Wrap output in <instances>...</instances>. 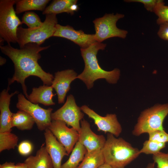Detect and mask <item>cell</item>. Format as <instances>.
I'll return each mask as SVG.
<instances>
[{"mask_svg":"<svg viewBox=\"0 0 168 168\" xmlns=\"http://www.w3.org/2000/svg\"><path fill=\"white\" fill-rule=\"evenodd\" d=\"M49 46L42 47L34 43L27 44L19 49L13 48L10 44L0 46L1 52L10 58L14 65V73L12 78L8 79V86L15 81L20 83L23 93L28 99L29 95L25 83L28 77H37L43 85L51 86L54 77L52 74L45 72L38 62L41 58L40 52Z\"/></svg>","mask_w":168,"mask_h":168,"instance_id":"6da1fadb","label":"cell"},{"mask_svg":"<svg viewBox=\"0 0 168 168\" xmlns=\"http://www.w3.org/2000/svg\"><path fill=\"white\" fill-rule=\"evenodd\" d=\"M106 44L96 42L89 47L80 49L85 63L83 71L77 75V78L82 81L88 89L92 88L94 82L99 79H105L110 83L114 84L119 79L120 71L115 68L108 71L102 69L99 65L97 58L99 50H103Z\"/></svg>","mask_w":168,"mask_h":168,"instance_id":"7a4b0ae2","label":"cell"},{"mask_svg":"<svg viewBox=\"0 0 168 168\" xmlns=\"http://www.w3.org/2000/svg\"><path fill=\"white\" fill-rule=\"evenodd\" d=\"M102 151L105 163L116 168H124L140 154L138 149L110 133L107 135Z\"/></svg>","mask_w":168,"mask_h":168,"instance_id":"3957f363","label":"cell"},{"mask_svg":"<svg viewBox=\"0 0 168 168\" xmlns=\"http://www.w3.org/2000/svg\"><path fill=\"white\" fill-rule=\"evenodd\" d=\"M56 15H46L45 19L40 26L34 28H25L19 26L17 32V42L20 48L29 43L40 45L49 38L53 36L58 24Z\"/></svg>","mask_w":168,"mask_h":168,"instance_id":"277c9868","label":"cell"},{"mask_svg":"<svg viewBox=\"0 0 168 168\" xmlns=\"http://www.w3.org/2000/svg\"><path fill=\"white\" fill-rule=\"evenodd\" d=\"M168 114V103L155 105L142 111L132 131V134L139 136L158 130H163V123Z\"/></svg>","mask_w":168,"mask_h":168,"instance_id":"5b68a950","label":"cell"},{"mask_svg":"<svg viewBox=\"0 0 168 168\" xmlns=\"http://www.w3.org/2000/svg\"><path fill=\"white\" fill-rule=\"evenodd\" d=\"M15 0L0 1V35L8 44L17 42V32L22 23L16 15Z\"/></svg>","mask_w":168,"mask_h":168,"instance_id":"8992f818","label":"cell"},{"mask_svg":"<svg viewBox=\"0 0 168 168\" xmlns=\"http://www.w3.org/2000/svg\"><path fill=\"white\" fill-rule=\"evenodd\" d=\"M124 16V15L122 14L106 13L102 17L95 19L93 22L96 41L101 43L106 39L114 37L125 39L128 33V31L120 29L116 26L118 21Z\"/></svg>","mask_w":168,"mask_h":168,"instance_id":"52a82bcc","label":"cell"},{"mask_svg":"<svg viewBox=\"0 0 168 168\" xmlns=\"http://www.w3.org/2000/svg\"><path fill=\"white\" fill-rule=\"evenodd\" d=\"M76 104L72 95L68 96L63 105L51 114L52 120H59L64 122L68 126L74 128L78 133L80 130V121L84 114Z\"/></svg>","mask_w":168,"mask_h":168,"instance_id":"ba28073f","label":"cell"},{"mask_svg":"<svg viewBox=\"0 0 168 168\" xmlns=\"http://www.w3.org/2000/svg\"><path fill=\"white\" fill-rule=\"evenodd\" d=\"M17 97L16 108L29 113L34 119L39 130L44 131L48 128L52 121L51 114L53 109L43 108L38 104L33 103L27 100L22 93L19 94Z\"/></svg>","mask_w":168,"mask_h":168,"instance_id":"9c48e42d","label":"cell"},{"mask_svg":"<svg viewBox=\"0 0 168 168\" xmlns=\"http://www.w3.org/2000/svg\"><path fill=\"white\" fill-rule=\"evenodd\" d=\"M80 108L84 113L94 120L98 131L109 133L116 137L119 136L121 133L122 128L115 114H107L103 117L86 105L82 106Z\"/></svg>","mask_w":168,"mask_h":168,"instance_id":"30bf717a","label":"cell"},{"mask_svg":"<svg viewBox=\"0 0 168 168\" xmlns=\"http://www.w3.org/2000/svg\"><path fill=\"white\" fill-rule=\"evenodd\" d=\"M64 122L52 120L48 128L66 148L69 154L78 141L79 134L74 128H69Z\"/></svg>","mask_w":168,"mask_h":168,"instance_id":"8fae6325","label":"cell"},{"mask_svg":"<svg viewBox=\"0 0 168 168\" xmlns=\"http://www.w3.org/2000/svg\"><path fill=\"white\" fill-rule=\"evenodd\" d=\"M53 36L63 38L70 40L79 46L85 49L96 42L94 34L85 33L82 30H76L69 25L63 26L58 24Z\"/></svg>","mask_w":168,"mask_h":168,"instance_id":"7c38bea8","label":"cell"},{"mask_svg":"<svg viewBox=\"0 0 168 168\" xmlns=\"http://www.w3.org/2000/svg\"><path fill=\"white\" fill-rule=\"evenodd\" d=\"M78 142L86 149L87 152L102 149L106 139L102 135H97L91 129L89 123L84 119L80 121Z\"/></svg>","mask_w":168,"mask_h":168,"instance_id":"4fadbf2b","label":"cell"},{"mask_svg":"<svg viewBox=\"0 0 168 168\" xmlns=\"http://www.w3.org/2000/svg\"><path fill=\"white\" fill-rule=\"evenodd\" d=\"M77 76L76 72L71 69L55 73L51 86L56 92L58 104L64 103L67 93L70 89V85L77 79Z\"/></svg>","mask_w":168,"mask_h":168,"instance_id":"5bb4252c","label":"cell"},{"mask_svg":"<svg viewBox=\"0 0 168 168\" xmlns=\"http://www.w3.org/2000/svg\"><path fill=\"white\" fill-rule=\"evenodd\" d=\"M45 147L50 156L54 168H61L63 158L68 154L65 147L48 128L44 130Z\"/></svg>","mask_w":168,"mask_h":168,"instance_id":"9a60e30c","label":"cell"},{"mask_svg":"<svg viewBox=\"0 0 168 168\" xmlns=\"http://www.w3.org/2000/svg\"><path fill=\"white\" fill-rule=\"evenodd\" d=\"M9 87L2 91L0 95V132H11V122L13 113L10 110L9 105L11 97L18 91L9 94Z\"/></svg>","mask_w":168,"mask_h":168,"instance_id":"2e32d148","label":"cell"},{"mask_svg":"<svg viewBox=\"0 0 168 168\" xmlns=\"http://www.w3.org/2000/svg\"><path fill=\"white\" fill-rule=\"evenodd\" d=\"M53 87L51 86L43 85L39 87H34L31 93L28 96V99L31 102L41 104L45 106L55 104L52 100L56 94L53 93Z\"/></svg>","mask_w":168,"mask_h":168,"instance_id":"e0dca14e","label":"cell"},{"mask_svg":"<svg viewBox=\"0 0 168 168\" xmlns=\"http://www.w3.org/2000/svg\"><path fill=\"white\" fill-rule=\"evenodd\" d=\"M77 0H54L43 11L44 15L66 12L72 15L79 9Z\"/></svg>","mask_w":168,"mask_h":168,"instance_id":"ac0fdd59","label":"cell"},{"mask_svg":"<svg viewBox=\"0 0 168 168\" xmlns=\"http://www.w3.org/2000/svg\"><path fill=\"white\" fill-rule=\"evenodd\" d=\"M27 168H54L51 159L43 144L35 156H30L25 161Z\"/></svg>","mask_w":168,"mask_h":168,"instance_id":"d6986e66","label":"cell"},{"mask_svg":"<svg viewBox=\"0 0 168 168\" xmlns=\"http://www.w3.org/2000/svg\"><path fill=\"white\" fill-rule=\"evenodd\" d=\"M35 123L33 118L27 112L19 110L13 113L11 122L12 128L16 127L21 130H30Z\"/></svg>","mask_w":168,"mask_h":168,"instance_id":"ffe728a7","label":"cell"},{"mask_svg":"<svg viewBox=\"0 0 168 168\" xmlns=\"http://www.w3.org/2000/svg\"><path fill=\"white\" fill-rule=\"evenodd\" d=\"M105 163L102 149L87 152L77 168H98Z\"/></svg>","mask_w":168,"mask_h":168,"instance_id":"44dd1931","label":"cell"},{"mask_svg":"<svg viewBox=\"0 0 168 168\" xmlns=\"http://www.w3.org/2000/svg\"><path fill=\"white\" fill-rule=\"evenodd\" d=\"M50 1L49 0H16L15 11L16 14L32 10L43 11Z\"/></svg>","mask_w":168,"mask_h":168,"instance_id":"7402d4cb","label":"cell"},{"mask_svg":"<svg viewBox=\"0 0 168 168\" xmlns=\"http://www.w3.org/2000/svg\"><path fill=\"white\" fill-rule=\"evenodd\" d=\"M87 152L86 148L77 142L68 159L62 164L61 168H77Z\"/></svg>","mask_w":168,"mask_h":168,"instance_id":"603a6c76","label":"cell"},{"mask_svg":"<svg viewBox=\"0 0 168 168\" xmlns=\"http://www.w3.org/2000/svg\"><path fill=\"white\" fill-rule=\"evenodd\" d=\"M18 140V137L11 132H0V152L14 149Z\"/></svg>","mask_w":168,"mask_h":168,"instance_id":"cb8c5ba5","label":"cell"},{"mask_svg":"<svg viewBox=\"0 0 168 168\" xmlns=\"http://www.w3.org/2000/svg\"><path fill=\"white\" fill-rule=\"evenodd\" d=\"M166 143L148 139L145 141L142 148L139 150L140 153L146 154H155L160 152L165 147Z\"/></svg>","mask_w":168,"mask_h":168,"instance_id":"d4e9b609","label":"cell"},{"mask_svg":"<svg viewBox=\"0 0 168 168\" xmlns=\"http://www.w3.org/2000/svg\"><path fill=\"white\" fill-rule=\"evenodd\" d=\"M22 23L26 24L29 28H34L40 26L43 24L39 16L35 12H26L22 18Z\"/></svg>","mask_w":168,"mask_h":168,"instance_id":"484cf974","label":"cell"},{"mask_svg":"<svg viewBox=\"0 0 168 168\" xmlns=\"http://www.w3.org/2000/svg\"><path fill=\"white\" fill-rule=\"evenodd\" d=\"M153 12L158 16L156 23L158 25L168 22V6L165 5L163 0H159Z\"/></svg>","mask_w":168,"mask_h":168,"instance_id":"4316f807","label":"cell"},{"mask_svg":"<svg viewBox=\"0 0 168 168\" xmlns=\"http://www.w3.org/2000/svg\"><path fill=\"white\" fill-rule=\"evenodd\" d=\"M154 162L157 165V168H168V152H161L153 155Z\"/></svg>","mask_w":168,"mask_h":168,"instance_id":"83f0119b","label":"cell"},{"mask_svg":"<svg viewBox=\"0 0 168 168\" xmlns=\"http://www.w3.org/2000/svg\"><path fill=\"white\" fill-rule=\"evenodd\" d=\"M148 134L149 140L165 143L168 142V134L164 130H156Z\"/></svg>","mask_w":168,"mask_h":168,"instance_id":"f1b7e54d","label":"cell"},{"mask_svg":"<svg viewBox=\"0 0 168 168\" xmlns=\"http://www.w3.org/2000/svg\"><path fill=\"white\" fill-rule=\"evenodd\" d=\"M33 146L31 142L28 140H24L21 142L18 147L19 153L23 156H27L32 152Z\"/></svg>","mask_w":168,"mask_h":168,"instance_id":"f546056e","label":"cell"},{"mask_svg":"<svg viewBox=\"0 0 168 168\" xmlns=\"http://www.w3.org/2000/svg\"><path fill=\"white\" fill-rule=\"evenodd\" d=\"M159 0H127V2H138L142 3L146 10L149 12H153Z\"/></svg>","mask_w":168,"mask_h":168,"instance_id":"4dcf8cb0","label":"cell"},{"mask_svg":"<svg viewBox=\"0 0 168 168\" xmlns=\"http://www.w3.org/2000/svg\"><path fill=\"white\" fill-rule=\"evenodd\" d=\"M157 32L159 37L162 39L168 41V22L160 24Z\"/></svg>","mask_w":168,"mask_h":168,"instance_id":"1f68e13d","label":"cell"},{"mask_svg":"<svg viewBox=\"0 0 168 168\" xmlns=\"http://www.w3.org/2000/svg\"><path fill=\"white\" fill-rule=\"evenodd\" d=\"M15 166L14 162L6 161L0 165V168H15Z\"/></svg>","mask_w":168,"mask_h":168,"instance_id":"d6a6232c","label":"cell"},{"mask_svg":"<svg viewBox=\"0 0 168 168\" xmlns=\"http://www.w3.org/2000/svg\"><path fill=\"white\" fill-rule=\"evenodd\" d=\"M15 168H27V167L24 162L18 163L16 164Z\"/></svg>","mask_w":168,"mask_h":168,"instance_id":"836d02e7","label":"cell"},{"mask_svg":"<svg viewBox=\"0 0 168 168\" xmlns=\"http://www.w3.org/2000/svg\"><path fill=\"white\" fill-rule=\"evenodd\" d=\"M6 62V59L5 58L1 56L0 57V65L2 66L5 64Z\"/></svg>","mask_w":168,"mask_h":168,"instance_id":"e575fe53","label":"cell"},{"mask_svg":"<svg viewBox=\"0 0 168 168\" xmlns=\"http://www.w3.org/2000/svg\"><path fill=\"white\" fill-rule=\"evenodd\" d=\"M98 168H113V167L108 164L105 163Z\"/></svg>","mask_w":168,"mask_h":168,"instance_id":"d590c367","label":"cell"},{"mask_svg":"<svg viewBox=\"0 0 168 168\" xmlns=\"http://www.w3.org/2000/svg\"><path fill=\"white\" fill-rule=\"evenodd\" d=\"M155 164L154 162L149 163L147 165L146 168H155Z\"/></svg>","mask_w":168,"mask_h":168,"instance_id":"8d00e7d4","label":"cell"},{"mask_svg":"<svg viewBox=\"0 0 168 168\" xmlns=\"http://www.w3.org/2000/svg\"><path fill=\"white\" fill-rule=\"evenodd\" d=\"M4 41L5 40H4V39L1 37H0V46H2V45L3 44H2L3 43V42H4Z\"/></svg>","mask_w":168,"mask_h":168,"instance_id":"74e56055","label":"cell"},{"mask_svg":"<svg viewBox=\"0 0 168 168\" xmlns=\"http://www.w3.org/2000/svg\"></svg>","mask_w":168,"mask_h":168,"instance_id":"f35d334b","label":"cell"}]
</instances>
